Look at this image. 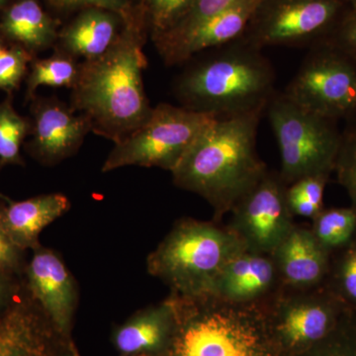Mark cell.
<instances>
[{"label":"cell","instance_id":"6da1fadb","mask_svg":"<svg viewBox=\"0 0 356 356\" xmlns=\"http://www.w3.org/2000/svg\"><path fill=\"white\" fill-rule=\"evenodd\" d=\"M147 27L142 2L124 17L120 35L108 50L81 63L72 88V109L88 119L91 131L115 144L140 128L153 111L143 83Z\"/></svg>","mask_w":356,"mask_h":356},{"label":"cell","instance_id":"7a4b0ae2","mask_svg":"<svg viewBox=\"0 0 356 356\" xmlns=\"http://www.w3.org/2000/svg\"><path fill=\"white\" fill-rule=\"evenodd\" d=\"M264 112L213 122L172 170L175 185L205 199L218 217L231 212L268 172L257 151Z\"/></svg>","mask_w":356,"mask_h":356},{"label":"cell","instance_id":"3957f363","mask_svg":"<svg viewBox=\"0 0 356 356\" xmlns=\"http://www.w3.org/2000/svg\"><path fill=\"white\" fill-rule=\"evenodd\" d=\"M274 86L268 58L241 37L189 65L177 79L175 92L185 108L226 119L266 111Z\"/></svg>","mask_w":356,"mask_h":356},{"label":"cell","instance_id":"277c9868","mask_svg":"<svg viewBox=\"0 0 356 356\" xmlns=\"http://www.w3.org/2000/svg\"><path fill=\"white\" fill-rule=\"evenodd\" d=\"M170 298L175 329L156 356H284L273 336L266 301L233 303L216 295Z\"/></svg>","mask_w":356,"mask_h":356},{"label":"cell","instance_id":"5b68a950","mask_svg":"<svg viewBox=\"0 0 356 356\" xmlns=\"http://www.w3.org/2000/svg\"><path fill=\"white\" fill-rule=\"evenodd\" d=\"M245 250L229 227L184 219L147 257V271L170 288V294L194 299L212 295L228 262Z\"/></svg>","mask_w":356,"mask_h":356},{"label":"cell","instance_id":"8992f818","mask_svg":"<svg viewBox=\"0 0 356 356\" xmlns=\"http://www.w3.org/2000/svg\"><path fill=\"white\" fill-rule=\"evenodd\" d=\"M280 147V175L285 184L311 175L330 177L341 143L337 121L300 106L276 91L266 109Z\"/></svg>","mask_w":356,"mask_h":356},{"label":"cell","instance_id":"52a82bcc","mask_svg":"<svg viewBox=\"0 0 356 356\" xmlns=\"http://www.w3.org/2000/svg\"><path fill=\"white\" fill-rule=\"evenodd\" d=\"M216 119L211 114L161 103L140 128L115 144L102 172L138 165L172 172L199 136Z\"/></svg>","mask_w":356,"mask_h":356},{"label":"cell","instance_id":"ba28073f","mask_svg":"<svg viewBox=\"0 0 356 356\" xmlns=\"http://www.w3.org/2000/svg\"><path fill=\"white\" fill-rule=\"evenodd\" d=\"M348 7L341 0H261L242 38L261 50L311 48L330 38Z\"/></svg>","mask_w":356,"mask_h":356},{"label":"cell","instance_id":"9c48e42d","mask_svg":"<svg viewBox=\"0 0 356 356\" xmlns=\"http://www.w3.org/2000/svg\"><path fill=\"white\" fill-rule=\"evenodd\" d=\"M290 99L332 120L356 115V63L327 40L311 47L284 91Z\"/></svg>","mask_w":356,"mask_h":356},{"label":"cell","instance_id":"30bf717a","mask_svg":"<svg viewBox=\"0 0 356 356\" xmlns=\"http://www.w3.org/2000/svg\"><path fill=\"white\" fill-rule=\"evenodd\" d=\"M344 302L337 293L316 287H281L266 301L273 336L284 356H297L332 336Z\"/></svg>","mask_w":356,"mask_h":356},{"label":"cell","instance_id":"8fae6325","mask_svg":"<svg viewBox=\"0 0 356 356\" xmlns=\"http://www.w3.org/2000/svg\"><path fill=\"white\" fill-rule=\"evenodd\" d=\"M286 189L280 173L267 172L234 206L229 228L248 252L273 255L294 228Z\"/></svg>","mask_w":356,"mask_h":356},{"label":"cell","instance_id":"7c38bea8","mask_svg":"<svg viewBox=\"0 0 356 356\" xmlns=\"http://www.w3.org/2000/svg\"><path fill=\"white\" fill-rule=\"evenodd\" d=\"M24 285L65 341L72 343V321L77 306V287L65 262L50 248L33 250L25 267Z\"/></svg>","mask_w":356,"mask_h":356},{"label":"cell","instance_id":"4fadbf2b","mask_svg":"<svg viewBox=\"0 0 356 356\" xmlns=\"http://www.w3.org/2000/svg\"><path fill=\"white\" fill-rule=\"evenodd\" d=\"M65 341L25 285L0 316V356H60Z\"/></svg>","mask_w":356,"mask_h":356},{"label":"cell","instance_id":"5bb4252c","mask_svg":"<svg viewBox=\"0 0 356 356\" xmlns=\"http://www.w3.org/2000/svg\"><path fill=\"white\" fill-rule=\"evenodd\" d=\"M261 0H240L175 38L156 42L166 65L187 63L194 56L240 39Z\"/></svg>","mask_w":356,"mask_h":356},{"label":"cell","instance_id":"9a60e30c","mask_svg":"<svg viewBox=\"0 0 356 356\" xmlns=\"http://www.w3.org/2000/svg\"><path fill=\"white\" fill-rule=\"evenodd\" d=\"M33 112L30 151L47 165H55L76 153L91 131L86 116L74 114L57 98L39 100Z\"/></svg>","mask_w":356,"mask_h":356},{"label":"cell","instance_id":"2e32d148","mask_svg":"<svg viewBox=\"0 0 356 356\" xmlns=\"http://www.w3.org/2000/svg\"><path fill=\"white\" fill-rule=\"evenodd\" d=\"M280 288L273 257L245 250L224 267L212 295L233 303H255L270 298Z\"/></svg>","mask_w":356,"mask_h":356},{"label":"cell","instance_id":"e0dca14e","mask_svg":"<svg viewBox=\"0 0 356 356\" xmlns=\"http://www.w3.org/2000/svg\"><path fill=\"white\" fill-rule=\"evenodd\" d=\"M271 257L281 287L288 290L318 287L329 270V252L318 243L311 229L296 225Z\"/></svg>","mask_w":356,"mask_h":356},{"label":"cell","instance_id":"ac0fdd59","mask_svg":"<svg viewBox=\"0 0 356 356\" xmlns=\"http://www.w3.org/2000/svg\"><path fill=\"white\" fill-rule=\"evenodd\" d=\"M64 194L51 193L7 203L0 207V229L18 248L25 252L39 248L40 234L70 210Z\"/></svg>","mask_w":356,"mask_h":356},{"label":"cell","instance_id":"d6986e66","mask_svg":"<svg viewBox=\"0 0 356 356\" xmlns=\"http://www.w3.org/2000/svg\"><path fill=\"white\" fill-rule=\"evenodd\" d=\"M175 329V306L168 297L117 327L113 343L121 356H156L168 348Z\"/></svg>","mask_w":356,"mask_h":356},{"label":"cell","instance_id":"ffe728a7","mask_svg":"<svg viewBox=\"0 0 356 356\" xmlns=\"http://www.w3.org/2000/svg\"><path fill=\"white\" fill-rule=\"evenodd\" d=\"M123 25L119 13L99 7L84 8L58 32V50L86 60L99 57L115 43Z\"/></svg>","mask_w":356,"mask_h":356},{"label":"cell","instance_id":"44dd1931","mask_svg":"<svg viewBox=\"0 0 356 356\" xmlns=\"http://www.w3.org/2000/svg\"><path fill=\"white\" fill-rule=\"evenodd\" d=\"M0 32L30 53L50 48L58 37L57 24L37 0H17L9 6Z\"/></svg>","mask_w":356,"mask_h":356},{"label":"cell","instance_id":"7402d4cb","mask_svg":"<svg viewBox=\"0 0 356 356\" xmlns=\"http://www.w3.org/2000/svg\"><path fill=\"white\" fill-rule=\"evenodd\" d=\"M312 232L327 252L348 247L356 236V212L351 208L323 210L313 220Z\"/></svg>","mask_w":356,"mask_h":356},{"label":"cell","instance_id":"603a6c76","mask_svg":"<svg viewBox=\"0 0 356 356\" xmlns=\"http://www.w3.org/2000/svg\"><path fill=\"white\" fill-rule=\"evenodd\" d=\"M81 72L76 58L58 50L50 58L36 60L28 79V96H33L42 86L51 88H69L76 86Z\"/></svg>","mask_w":356,"mask_h":356},{"label":"cell","instance_id":"cb8c5ba5","mask_svg":"<svg viewBox=\"0 0 356 356\" xmlns=\"http://www.w3.org/2000/svg\"><path fill=\"white\" fill-rule=\"evenodd\" d=\"M329 177L311 175L288 185V207L293 216L314 220L323 211V198Z\"/></svg>","mask_w":356,"mask_h":356},{"label":"cell","instance_id":"d4e9b609","mask_svg":"<svg viewBox=\"0 0 356 356\" xmlns=\"http://www.w3.org/2000/svg\"><path fill=\"white\" fill-rule=\"evenodd\" d=\"M30 124L6 100L0 104V163H22L20 147L29 133Z\"/></svg>","mask_w":356,"mask_h":356},{"label":"cell","instance_id":"484cf974","mask_svg":"<svg viewBox=\"0 0 356 356\" xmlns=\"http://www.w3.org/2000/svg\"><path fill=\"white\" fill-rule=\"evenodd\" d=\"M195 0H143L153 39L170 32L188 13Z\"/></svg>","mask_w":356,"mask_h":356},{"label":"cell","instance_id":"4316f807","mask_svg":"<svg viewBox=\"0 0 356 356\" xmlns=\"http://www.w3.org/2000/svg\"><path fill=\"white\" fill-rule=\"evenodd\" d=\"M339 184L350 195L356 212V124L348 126L341 133V143L337 154L336 168Z\"/></svg>","mask_w":356,"mask_h":356},{"label":"cell","instance_id":"83f0119b","mask_svg":"<svg viewBox=\"0 0 356 356\" xmlns=\"http://www.w3.org/2000/svg\"><path fill=\"white\" fill-rule=\"evenodd\" d=\"M238 1L240 0H195L191 10L182 18V20L170 32L154 39V43L180 36L195 27L196 25L200 24L203 21L226 10Z\"/></svg>","mask_w":356,"mask_h":356},{"label":"cell","instance_id":"f1b7e54d","mask_svg":"<svg viewBox=\"0 0 356 356\" xmlns=\"http://www.w3.org/2000/svg\"><path fill=\"white\" fill-rule=\"evenodd\" d=\"M31 60L32 53L23 47L15 44L6 49L0 55V89L13 91L17 88Z\"/></svg>","mask_w":356,"mask_h":356},{"label":"cell","instance_id":"f546056e","mask_svg":"<svg viewBox=\"0 0 356 356\" xmlns=\"http://www.w3.org/2000/svg\"><path fill=\"white\" fill-rule=\"evenodd\" d=\"M356 238V236H355ZM346 248L339 267V296L356 304V238Z\"/></svg>","mask_w":356,"mask_h":356},{"label":"cell","instance_id":"4dcf8cb0","mask_svg":"<svg viewBox=\"0 0 356 356\" xmlns=\"http://www.w3.org/2000/svg\"><path fill=\"white\" fill-rule=\"evenodd\" d=\"M327 41L356 63V8L348 7Z\"/></svg>","mask_w":356,"mask_h":356},{"label":"cell","instance_id":"1f68e13d","mask_svg":"<svg viewBox=\"0 0 356 356\" xmlns=\"http://www.w3.org/2000/svg\"><path fill=\"white\" fill-rule=\"evenodd\" d=\"M60 10H74L77 8L99 7L119 13L123 17L130 15L139 6H134L133 0H48Z\"/></svg>","mask_w":356,"mask_h":356},{"label":"cell","instance_id":"d6a6232c","mask_svg":"<svg viewBox=\"0 0 356 356\" xmlns=\"http://www.w3.org/2000/svg\"><path fill=\"white\" fill-rule=\"evenodd\" d=\"M23 252L0 229V273L19 277L25 271Z\"/></svg>","mask_w":356,"mask_h":356},{"label":"cell","instance_id":"836d02e7","mask_svg":"<svg viewBox=\"0 0 356 356\" xmlns=\"http://www.w3.org/2000/svg\"><path fill=\"white\" fill-rule=\"evenodd\" d=\"M22 285L18 277L0 273V316L11 305Z\"/></svg>","mask_w":356,"mask_h":356},{"label":"cell","instance_id":"e575fe53","mask_svg":"<svg viewBox=\"0 0 356 356\" xmlns=\"http://www.w3.org/2000/svg\"><path fill=\"white\" fill-rule=\"evenodd\" d=\"M330 336L322 343L313 346L310 350L297 356H353L350 351L346 350L343 346L332 343Z\"/></svg>","mask_w":356,"mask_h":356},{"label":"cell","instance_id":"d590c367","mask_svg":"<svg viewBox=\"0 0 356 356\" xmlns=\"http://www.w3.org/2000/svg\"><path fill=\"white\" fill-rule=\"evenodd\" d=\"M60 356H79V355H77L76 350H74V346H72L65 348L64 353H63Z\"/></svg>","mask_w":356,"mask_h":356},{"label":"cell","instance_id":"8d00e7d4","mask_svg":"<svg viewBox=\"0 0 356 356\" xmlns=\"http://www.w3.org/2000/svg\"><path fill=\"white\" fill-rule=\"evenodd\" d=\"M346 6L356 8V0H341Z\"/></svg>","mask_w":356,"mask_h":356},{"label":"cell","instance_id":"74e56055","mask_svg":"<svg viewBox=\"0 0 356 356\" xmlns=\"http://www.w3.org/2000/svg\"><path fill=\"white\" fill-rule=\"evenodd\" d=\"M0 200H3L4 202H6V203L13 202V201H11L10 199H9L8 197H6V196L3 195V194H2V193H0Z\"/></svg>","mask_w":356,"mask_h":356},{"label":"cell","instance_id":"f35d334b","mask_svg":"<svg viewBox=\"0 0 356 356\" xmlns=\"http://www.w3.org/2000/svg\"><path fill=\"white\" fill-rule=\"evenodd\" d=\"M6 51V49L3 48V46H2L1 41H0V55H1L3 51Z\"/></svg>","mask_w":356,"mask_h":356},{"label":"cell","instance_id":"ab89813d","mask_svg":"<svg viewBox=\"0 0 356 356\" xmlns=\"http://www.w3.org/2000/svg\"><path fill=\"white\" fill-rule=\"evenodd\" d=\"M7 2V0H0V8L4 6Z\"/></svg>","mask_w":356,"mask_h":356},{"label":"cell","instance_id":"60d3db41","mask_svg":"<svg viewBox=\"0 0 356 356\" xmlns=\"http://www.w3.org/2000/svg\"><path fill=\"white\" fill-rule=\"evenodd\" d=\"M0 207H1V206H0Z\"/></svg>","mask_w":356,"mask_h":356}]
</instances>
